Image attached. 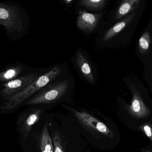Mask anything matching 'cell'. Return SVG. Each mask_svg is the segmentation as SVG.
Masks as SVG:
<instances>
[{"label": "cell", "mask_w": 152, "mask_h": 152, "mask_svg": "<svg viewBox=\"0 0 152 152\" xmlns=\"http://www.w3.org/2000/svg\"><path fill=\"white\" fill-rule=\"evenodd\" d=\"M66 2V3H67V4H69V3H70V2H72V1H68V0H66V1H65Z\"/></svg>", "instance_id": "cell-18"}, {"label": "cell", "mask_w": 152, "mask_h": 152, "mask_svg": "<svg viewBox=\"0 0 152 152\" xmlns=\"http://www.w3.org/2000/svg\"><path fill=\"white\" fill-rule=\"evenodd\" d=\"M140 129L144 132L146 136L150 140H152V127L149 123L144 124L140 127Z\"/></svg>", "instance_id": "cell-17"}, {"label": "cell", "mask_w": 152, "mask_h": 152, "mask_svg": "<svg viewBox=\"0 0 152 152\" xmlns=\"http://www.w3.org/2000/svg\"><path fill=\"white\" fill-rule=\"evenodd\" d=\"M139 2V0H126L123 1L115 14V20H120L124 16L134 11L137 7Z\"/></svg>", "instance_id": "cell-10"}, {"label": "cell", "mask_w": 152, "mask_h": 152, "mask_svg": "<svg viewBox=\"0 0 152 152\" xmlns=\"http://www.w3.org/2000/svg\"><path fill=\"white\" fill-rule=\"evenodd\" d=\"M105 0H83L80 2V5L87 8L92 10H99L104 6Z\"/></svg>", "instance_id": "cell-15"}, {"label": "cell", "mask_w": 152, "mask_h": 152, "mask_svg": "<svg viewBox=\"0 0 152 152\" xmlns=\"http://www.w3.org/2000/svg\"><path fill=\"white\" fill-rule=\"evenodd\" d=\"M76 59L77 65L83 76L91 83H93L94 81V78L91 67L86 58L81 52L78 51Z\"/></svg>", "instance_id": "cell-9"}, {"label": "cell", "mask_w": 152, "mask_h": 152, "mask_svg": "<svg viewBox=\"0 0 152 152\" xmlns=\"http://www.w3.org/2000/svg\"><path fill=\"white\" fill-rule=\"evenodd\" d=\"M22 8L10 4L0 3V25L10 37L22 36L28 25V18Z\"/></svg>", "instance_id": "cell-1"}, {"label": "cell", "mask_w": 152, "mask_h": 152, "mask_svg": "<svg viewBox=\"0 0 152 152\" xmlns=\"http://www.w3.org/2000/svg\"><path fill=\"white\" fill-rule=\"evenodd\" d=\"M102 16L101 14H93L80 11L77 18V26L83 31L91 32L96 28Z\"/></svg>", "instance_id": "cell-7"}, {"label": "cell", "mask_w": 152, "mask_h": 152, "mask_svg": "<svg viewBox=\"0 0 152 152\" xmlns=\"http://www.w3.org/2000/svg\"><path fill=\"white\" fill-rule=\"evenodd\" d=\"M151 37L148 31H146L142 34L139 40V49L141 54L148 52L150 48Z\"/></svg>", "instance_id": "cell-14"}, {"label": "cell", "mask_w": 152, "mask_h": 152, "mask_svg": "<svg viewBox=\"0 0 152 152\" xmlns=\"http://www.w3.org/2000/svg\"><path fill=\"white\" fill-rule=\"evenodd\" d=\"M23 71L22 66H16L0 72V82L4 83L17 79Z\"/></svg>", "instance_id": "cell-11"}, {"label": "cell", "mask_w": 152, "mask_h": 152, "mask_svg": "<svg viewBox=\"0 0 152 152\" xmlns=\"http://www.w3.org/2000/svg\"><path fill=\"white\" fill-rule=\"evenodd\" d=\"M40 75L37 73H31L3 83L1 86L0 95L5 100H7L36 80Z\"/></svg>", "instance_id": "cell-4"}, {"label": "cell", "mask_w": 152, "mask_h": 152, "mask_svg": "<svg viewBox=\"0 0 152 152\" xmlns=\"http://www.w3.org/2000/svg\"><path fill=\"white\" fill-rule=\"evenodd\" d=\"M41 114V110H37L31 113L26 117L23 125L25 133L30 131L32 127L39 121Z\"/></svg>", "instance_id": "cell-13"}, {"label": "cell", "mask_w": 152, "mask_h": 152, "mask_svg": "<svg viewBox=\"0 0 152 152\" xmlns=\"http://www.w3.org/2000/svg\"><path fill=\"white\" fill-rule=\"evenodd\" d=\"M53 142L55 152H64L62 145V140L58 132H56L53 135Z\"/></svg>", "instance_id": "cell-16"}, {"label": "cell", "mask_w": 152, "mask_h": 152, "mask_svg": "<svg viewBox=\"0 0 152 152\" xmlns=\"http://www.w3.org/2000/svg\"><path fill=\"white\" fill-rule=\"evenodd\" d=\"M137 12H133L130 14L121 21L110 28L104 35L103 39V41L106 42L111 39L116 34L121 31L134 19Z\"/></svg>", "instance_id": "cell-8"}, {"label": "cell", "mask_w": 152, "mask_h": 152, "mask_svg": "<svg viewBox=\"0 0 152 152\" xmlns=\"http://www.w3.org/2000/svg\"><path fill=\"white\" fill-rule=\"evenodd\" d=\"M69 82L64 80L50 83L37 92L26 104H48L56 101L64 96L68 88Z\"/></svg>", "instance_id": "cell-3"}, {"label": "cell", "mask_w": 152, "mask_h": 152, "mask_svg": "<svg viewBox=\"0 0 152 152\" xmlns=\"http://www.w3.org/2000/svg\"><path fill=\"white\" fill-rule=\"evenodd\" d=\"M131 88L133 97L131 104L128 108L129 112L132 115L137 118H147L150 114L149 108L145 104L140 95L135 88L131 86Z\"/></svg>", "instance_id": "cell-6"}, {"label": "cell", "mask_w": 152, "mask_h": 152, "mask_svg": "<svg viewBox=\"0 0 152 152\" xmlns=\"http://www.w3.org/2000/svg\"><path fill=\"white\" fill-rule=\"evenodd\" d=\"M74 114L78 121L90 130L100 133L113 138V132L104 123L99 121L91 115L85 112L74 111Z\"/></svg>", "instance_id": "cell-5"}, {"label": "cell", "mask_w": 152, "mask_h": 152, "mask_svg": "<svg viewBox=\"0 0 152 152\" xmlns=\"http://www.w3.org/2000/svg\"><path fill=\"white\" fill-rule=\"evenodd\" d=\"M61 67L55 66L50 71L40 75L35 81L30 84L19 93L6 100L0 108L3 110L13 109L19 106L31 96L39 92L44 87L51 83L62 72Z\"/></svg>", "instance_id": "cell-2"}, {"label": "cell", "mask_w": 152, "mask_h": 152, "mask_svg": "<svg viewBox=\"0 0 152 152\" xmlns=\"http://www.w3.org/2000/svg\"><path fill=\"white\" fill-rule=\"evenodd\" d=\"M40 147L41 152H54V147L49 132L48 124H45L42 132Z\"/></svg>", "instance_id": "cell-12"}, {"label": "cell", "mask_w": 152, "mask_h": 152, "mask_svg": "<svg viewBox=\"0 0 152 152\" xmlns=\"http://www.w3.org/2000/svg\"><path fill=\"white\" fill-rule=\"evenodd\" d=\"M145 152H151V151H149V150H148V151H146Z\"/></svg>", "instance_id": "cell-19"}]
</instances>
